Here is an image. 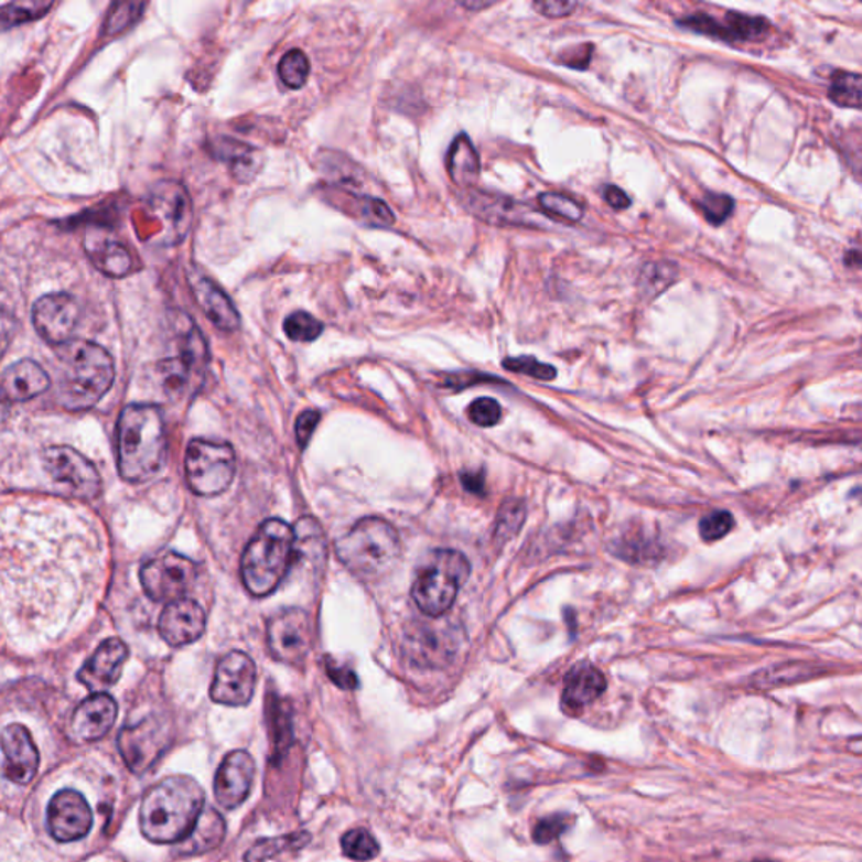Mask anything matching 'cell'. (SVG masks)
<instances>
[{
    "instance_id": "15",
    "label": "cell",
    "mask_w": 862,
    "mask_h": 862,
    "mask_svg": "<svg viewBox=\"0 0 862 862\" xmlns=\"http://www.w3.org/2000/svg\"><path fill=\"white\" fill-rule=\"evenodd\" d=\"M682 29H689L692 33L714 40L728 41H756L766 36L769 31V22L765 18L728 12L724 19H716L708 14H692L677 21Z\"/></svg>"
},
{
    "instance_id": "39",
    "label": "cell",
    "mask_w": 862,
    "mask_h": 862,
    "mask_svg": "<svg viewBox=\"0 0 862 862\" xmlns=\"http://www.w3.org/2000/svg\"><path fill=\"white\" fill-rule=\"evenodd\" d=\"M503 366L507 371L519 373V375L529 376V378L539 379V381H552L557 378V369L551 364L541 363L531 356L509 357L504 360Z\"/></svg>"
},
{
    "instance_id": "24",
    "label": "cell",
    "mask_w": 862,
    "mask_h": 862,
    "mask_svg": "<svg viewBox=\"0 0 862 862\" xmlns=\"http://www.w3.org/2000/svg\"><path fill=\"white\" fill-rule=\"evenodd\" d=\"M51 378L40 364L31 359L11 364L2 375V396L11 403H22L50 389Z\"/></svg>"
},
{
    "instance_id": "3",
    "label": "cell",
    "mask_w": 862,
    "mask_h": 862,
    "mask_svg": "<svg viewBox=\"0 0 862 862\" xmlns=\"http://www.w3.org/2000/svg\"><path fill=\"white\" fill-rule=\"evenodd\" d=\"M57 401L69 411H85L110 391L115 364L105 347L73 338L57 351Z\"/></svg>"
},
{
    "instance_id": "40",
    "label": "cell",
    "mask_w": 862,
    "mask_h": 862,
    "mask_svg": "<svg viewBox=\"0 0 862 862\" xmlns=\"http://www.w3.org/2000/svg\"><path fill=\"white\" fill-rule=\"evenodd\" d=\"M676 277L677 270L669 263L647 265L644 268V277H642V289L647 292V295L656 297L657 293L666 290L676 280Z\"/></svg>"
},
{
    "instance_id": "7",
    "label": "cell",
    "mask_w": 862,
    "mask_h": 862,
    "mask_svg": "<svg viewBox=\"0 0 862 862\" xmlns=\"http://www.w3.org/2000/svg\"><path fill=\"white\" fill-rule=\"evenodd\" d=\"M235 474V450L228 443L196 439L187 446V485L196 496H219L228 491Z\"/></svg>"
},
{
    "instance_id": "20",
    "label": "cell",
    "mask_w": 862,
    "mask_h": 862,
    "mask_svg": "<svg viewBox=\"0 0 862 862\" xmlns=\"http://www.w3.org/2000/svg\"><path fill=\"white\" fill-rule=\"evenodd\" d=\"M129 657V649L120 638L101 642L94 656L86 660L78 672L79 682L94 694L105 692L120 679L121 669Z\"/></svg>"
},
{
    "instance_id": "1",
    "label": "cell",
    "mask_w": 862,
    "mask_h": 862,
    "mask_svg": "<svg viewBox=\"0 0 862 862\" xmlns=\"http://www.w3.org/2000/svg\"><path fill=\"white\" fill-rule=\"evenodd\" d=\"M204 810V791L194 778L174 775L152 785L140 806V830L155 844L182 842Z\"/></svg>"
},
{
    "instance_id": "26",
    "label": "cell",
    "mask_w": 862,
    "mask_h": 862,
    "mask_svg": "<svg viewBox=\"0 0 862 862\" xmlns=\"http://www.w3.org/2000/svg\"><path fill=\"white\" fill-rule=\"evenodd\" d=\"M194 295L206 317L222 331L231 332L239 327V314L229 297L216 283L200 279L193 283Z\"/></svg>"
},
{
    "instance_id": "17",
    "label": "cell",
    "mask_w": 862,
    "mask_h": 862,
    "mask_svg": "<svg viewBox=\"0 0 862 862\" xmlns=\"http://www.w3.org/2000/svg\"><path fill=\"white\" fill-rule=\"evenodd\" d=\"M464 206L491 225L541 226V214L532 207L500 194L464 191Z\"/></svg>"
},
{
    "instance_id": "55",
    "label": "cell",
    "mask_w": 862,
    "mask_h": 862,
    "mask_svg": "<svg viewBox=\"0 0 862 862\" xmlns=\"http://www.w3.org/2000/svg\"><path fill=\"white\" fill-rule=\"evenodd\" d=\"M848 748L851 750L852 753H855V755H862V737L861 740H854V742L849 743Z\"/></svg>"
},
{
    "instance_id": "28",
    "label": "cell",
    "mask_w": 862,
    "mask_h": 862,
    "mask_svg": "<svg viewBox=\"0 0 862 862\" xmlns=\"http://www.w3.org/2000/svg\"><path fill=\"white\" fill-rule=\"evenodd\" d=\"M225 832L226 823L222 813L206 807L197 819L196 826L191 830V834L184 841L179 842V852L196 855L216 849L225 839Z\"/></svg>"
},
{
    "instance_id": "23",
    "label": "cell",
    "mask_w": 862,
    "mask_h": 862,
    "mask_svg": "<svg viewBox=\"0 0 862 862\" xmlns=\"http://www.w3.org/2000/svg\"><path fill=\"white\" fill-rule=\"evenodd\" d=\"M606 679L596 667L581 664L573 667L564 679L561 705L570 716H578L586 705L595 702L605 692Z\"/></svg>"
},
{
    "instance_id": "35",
    "label": "cell",
    "mask_w": 862,
    "mask_h": 862,
    "mask_svg": "<svg viewBox=\"0 0 862 862\" xmlns=\"http://www.w3.org/2000/svg\"><path fill=\"white\" fill-rule=\"evenodd\" d=\"M539 206L549 218L564 223H577L583 218V207L564 194L545 193L539 196Z\"/></svg>"
},
{
    "instance_id": "41",
    "label": "cell",
    "mask_w": 862,
    "mask_h": 862,
    "mask_svg": "<svg viewBox=\"0 0 862 862\" xmlns=\"http://www.w3.org/2000/svg\"><path fill=\"white\" fill-rule=\"evenodd\" d=\"M733 526V516L728 510H716L710 516L702 517L699 522V535L708 542L720 541L724 536L730 535Z\"/></svg>"
},
{
    "instance_id": "33",
    "label": "cell",
    "mask_w": 862,
    "mask_h": 862,
    "mask_svg": "<svg viewBox=\"0 0 862 862\" xmlns=\"http://www.w3.org/2000/svg\"><path fill=\"white\" fill-rule=\"evenodd\" d=\"M309 75H311V63L303 51L290 50L289 53L283 54L279 63V76L287 88H302Z\"/></svg>"
},
{
    "instance_id": "53",
    "label": "cell",
    "mask_w": 862,
    "mask_h": 862,
    "mask_svg": "<svg viewBox=\"0 0 862 862\" xmlns=\"http://www.w3.org/2000/svg\"><path fill=\"white\" fill-rule=\"evenodd\" d=\"M845 265H849V267L862 268V251H849V254L845 255Z\"/></svg>"
},
{
    "instance_id": "30",
    "label": "cell",
    "mask_w": 862,
    "mask_h": 862,
    "mask_svg": "<svg viewBox=\"0 0 862 862\" xmlns=\"http://www.w3.org/2000/svg\"><path fill=\"white\" fill-rule=\"evenodd\" d=\"M822 672L819 666L809 662H785L778 666L766 667L752 677V685L759 689L780 688V686L795 685L807 681Z\"/></svg>"
},
{
    "instance_id": "9",
    "label": "cell",
    "mask_w": 862,
    "mask_h": 862,
    "mask_svg": "<svg viewBox=\"0 0 862 862\" xmlns=\"http://www.w3.org/2000/svg\"><path fill=\"white\" fill-rule=\"evenodd\" d=\"M196 564L177 552H164L147 561L140 570L143 592L153 602H177L184 599L196 581Z\"/></svg>"
},
{
    "instance_id": "27",
    "label": "cell",
    "mask_w": 862,
    "mask_h": 862,
    "mask_svg": "<svg viewBox=\"0 0 862 862\" xmlns=\"http://www.w3.org/2000/svg\"><path fill=\"white\" fill-rule=\"evenodd\" d=\"M446 171L453 184L462 191L474 190L481 174V161L474 143L467 136H459L446 153Z\"/></svg>"
},
{
    "instance_id": "52",
    "label": "cell",
    "mask_w": 862,
    "mask_h": 862,
    "mask_svg": "<svg viewBox=\"0 0 862 862\" xmlns=\"http://www.w3.org/2000/svg\"><path fill=\"white\" fill-rule=\"evenodd\" d=\"M462 484L472 494H484L485 478L484 475L474 472V474H462Z\"/></svg>"
},
{
    "instance_id": "42",
    "label": "cell",
    "mask_w": 862,
    "mask_h": 862,
    "mask_svg": "<svg viewBox=\"0 0 862 862\" xmlns=\"http://www.w3.org/2000/svg\"><path fill=\"white\" fill-rule=\"evenodd\" d=\"M702 214L704 218L711 223V225L720 226L730 218V214L734 209V201L726 194L708 193L702 197L701 203Z\"/></svg>"
},
{
    "instance_id": "54",
    "label": "cell",
    "mask_w": 862,
    "mask_h": 862,
    "mask_svg": "<svg viewBox=\"0 0 862 862\" xmlns=\"http://www.w3.org/2000/svg\"><path fill=\"white\" fill-rule=\"evenodd\" d=\"M462 8L468 9V11H482V9L491 8L492 2H459Z\"/></svg>"
},
{
    "instance_id": "4",
    "label": "cell",
    "mask_w": 862,
    "mask_h": 862,
    "mask_svg": "<svg viewBox=\"0 0 862 862\" xmlns=\"http://www.w3.org/2000/svg\"><path fill=\"white\" fill-rule=\"evenodd\" d=\"M295 560L297 532L283 520H265L243 552L245 589L258 599L271 595Z\"/></svg>"
},
{
    "instance_id": "13",
    "label": "cell",
    "mask_w": 862,
    "mask_h": 862,
    "mask_svg": "<svg viewBox=\"0 0 862 862\" xmlns=\"http://www.w3.org/2000/svg\"><path fill=\"white\" fill-rule=\"evenodd\" d=\"M78 322L79 305L69 293H47L34 303V328L51 346L72 343Z\"/></svg>"
},
{
    "instance_id": "56",
    "label": "cell",
    "mask_w": 862,
    "mask_h": 862,
    "mask_svg": "<svg viewBox=\"0 0 862 862\" xmlns=\"http://www.w3.org/2000/svg\"><path fill=\"white\" fill-rule=\"evenodd\" d=\"M753 862H775V861H766V859H758V861H753Z\"/></svg>"
},
{
    "instance_id": "32",
    "label": "cell",
    "mask_w": 862,
    "mask_h": 862,
    "mask_svg": "<svg viewBox=\"0 0 862 862\" xmlns=\"http://www.w3.org/2000/svg\"><path fill=\"white\" fill-rule=\"evenodd\" d=\"M341 845H343L344 854L357 862L373 861L379 854V844L375 836L360 827L346 832Z\"/></svg>"
},
{
    "instance_id": "12",
    "label": "cell",
    "mask_w": 862,
    "mask_h": 862,
    "mask_svg": "<svg viewBox=\"0 0 862 862\" xmlns=\"http://www.w3.org/2000/svg\"><path fill=\"white\" fill-rule=\"evenodd\" d=\"M149 207L162 223V243L179 245L193 223V206L187 191L179 182L162 181L150 191Z\"/></svg>"
},
{
    "instance_id": "6",
    "label": "cell",
    "mask_w": 862,
    "mask_h": 862,
    "mask_svg": "<svg viewBox=\"0 0 862 862\" xmlns=\"http://www.w3.org/2000/svg\"><path fill=\"white\" fill-rule=\"evenodd\" d=\"M468 574L471 564L462 552L453 549L433 552L411 586L414 605L428 617H440L452 608Z\"/></svg>"
},
{
    "instance_id": "43",
    "label": "cell",
    "mask_w": 862,
    "mask_h": 862,
    "mask_svg": "<svg viewBox=\"0 0 862 862\" xmlns=\"http://www.w3.org/2000/svg\"><path fill=\"white\" fill-rule=\"evenodd\" d=\"M467 414L468 420L477 427H494L503 418V408L496 399L478 398L468 407Z\"/></svg>"
},
{
    "instance_id": "34",
    "label": "cell",
    "mask_w": 862,
    "mask_h": 862,
    "mask_svg": "<svg viewBox=\"0 0 862 862\" xmlns=\"http://www.w3.org/2000/svg\"><path fill=\"white\" fill-rule=\"evenodd\" d=\"M283 331L287 337L295 343H312L321 337L324 324L309 312L297 311L290 314L283 322Z\"/></svg>"
},
{
    "instance_id": "44",
    "label": "cell",
    "mask_w": 862,
    "mask_h": 862,
    "mask_svg": "<svg viewBox=\"0 0 862 862\" xmlns=\"http://www.w3.org/2000/svg\"><path fill=\"white\" fill-rule=\"evenodd\" d=\"M300 839L309 838H306V834H292L285 836V838L267 839V841L258 842V844H255L254 848H251V851L246 854V861H265V859L271 858V855L277 854V852L285 851L287 845H289V848H295V845H299Z\"/></svg>"
},
{
    "instance_id": "18",
    "label": "cell",
    "mask_w": 862,
    "mask_h": 862,
    "mask_svg": "<svg viewBox=\"0 0 862 862\" xmlns=\"http://www.w3.org/2000/svg\"><path fill=\"white\" fill-rule=\"evenodd\" d=\"M168 736L159 724L152 721L127 726L118 737V748L133 774L140 775L162 755Z\"/></svg>"
},
{
    "instance_id": "46",
    "label": "cell",
    "mask_w": 862,
    "mask_h": 862,
    "mask_svg": "<svg viewBox=\"0 0 862 862\" xmlns=\"http://www.w3.org/2000/svg\"><path fill=\"white\" fill-rule=\"evenodd\" d=\"M571 826V817L568 816H552L548 819H542L541 822L536 826L535 839L539 844H546V842L554 841L560 838L564 830Z\"/></svg>"
},
{
    "instance_id": "14",
    "label": "cell",
    "mask_w": 862,
    "mask_h": 862,
    "mask_svg": "<svg viewBox=\"0 0 862 862\" xmlns=\"http://www.w3.org/2000/svg\"><path fill=\"white\" fill-rule=\"evenodd\" d=\"M46 820L47 830L57 842H73L91 830L94 813L79 791L66 788L51 798Z\"/></svg>"
},
{
    "instance_id": "37",
    "label": "cell",
    "mask_w": 862,
    "mask_h": 862,
    "mask_svg": "<svg viewBox=\"0 0 862 862\" xmlns=\"http://www.w3.org/2000/svg\"><path fill=\"white\" fill-rule=\"evenodd\" d=\"M143 9H146V4H137V2H121V4L111 6L104 25V33L107 36L123 33L142 15Z\"/></svg>"
},
{
    "instance_id": "11",
    "label": "cell",
    "mask_w": 862,
    "mask_h": 862,
    "mask_svg": "<svg viewBox=\"0 0 862 862\" xmlns=\"http://www.w3.org/2000/svg\"><path fill=\"white\" fill-rule=\"evenodd\" d=\"M257 688V666L248 654L233 650L222 657L213 685H211V699L218 704L246 705L251 701Z\"/></svg>"
},
{
    "instance_id": "38",
    "label": "cell",
    "mask_w": 862,
    "mask_h": 862,
    "mask_svg": "<svg viewBox=\"0 0 862 862\" xmlns=\"http://www.w3.org/2000/svg\"><path fill=\"white\" fill-rule=\"evenodd\" d=\"M357 216L366 225L376 226V228H388L395 223V214L389 209L388 204L381 200H375L369 196H357Z\"/></svg>"
},
{
    "instance_id": "50",
    "label": "cell",
    "mask_w": 862,
    "mask_h": 862,
    "mask_svg": "<svg viewBox=\"0 0 862 862\" xmlns=\"http://www.w3.org/2000/svg\"><path fill=\"white\" fill-rule=\"evenodd\" d=\"M327 672L328 676H331L332 681H334L335 685L338 686V688H343V689L357 688L356 674H354L353 670L347 669V667L334 666V664L328 662Z\"/></svg>"
},
{
    "instance_id": "36",
    "label": "cell",
    "mask_w": 862,
    "mask_h": 862,
    "mask_svg": "<svg viewBox=\"0 0 862 862\" xmlns=\"http://www.w3.org/2000/svg\"><path fill=\"white\" fill-rule=\"evenodd\" d=\"M53 8V2H12L2 8V28L11 29L14 25L40 19Z\"/></svg>"
},
{
    "instance_id": "51",
    "label": "cell",
    "mask_w": 862,
    "mask_h": 862,
    "mask_svg": "<svg viewBox=\"0 0 862 862\" xmlns=\"http://www.w3.org/2000/svg\"><path fill=\"white\" fill-rule=\"evenodd\" d=\"M603 197H605L606 203H608L613 209H627V207L631 206V197L617 186H606L605 191H603Z\"/></svg>"
},
{
    "instance_id": "5",
    "label": "cell",
    "mask_w": 862,
    "mask_h": 862,
    "mask_svg": "<svg viewBox=\"0 0 862 862\" xmlns=\"http://www.w3.org/2000/svg\"><path fill=\"white\" fill-rule=\"evenodd\" d=\"M341 563L363 580L386 577L401 557L398 532L386 520L366 517L335 542Z\"/></svg>"
},
{
    "instance_id": "2",
    "label": "cell",
    "mask_w": 862,
    "mask_h": 862,
    "mask_svg": "<svg viewBox=\"0 0 862 862\" xmlns=\"http://www.w3.org/2000/svg\"><path fill=\"white\" fill-rule=\"evenodd\" d=\"M118 472L132 484L150 481L162 471L168 456L164 417L153 405H129L117 428Z\"/></svg>"
},
{
    "instance_id": "48",
    "label": "cell",
    "mask_w": 862,
    "mask_h": 862,
    "mask_svg": "<svg viewBox=\"0 0 862 862\" xmlns=\"http://www.w3.org/2000/svg\"><path fill=\"white\" fill-rule=\"evenodd\" d=\"M592 44H581V46L564 51L560 56V61L568 68L586 69L589 68L590 60H592Z\"/></svg>"
},
{
    "instance_id": "29",
    "label": "cell",
    "mask_w": 862,
    "mask_h": 862,
    "mask_svg": "<svg viewBox=\"0 0 862 862\" xmlns=\"http://www.w3.org/2000/svg\"><path fill=\"white\" fill-rule=\"evenodd\" d=\"M216 153L226 162L233 177L239 182H250L260 171L261 153L255 147L246 146L235 139L216 140Z\"/></svg>"
},
{
    "instance_id": "16",
    "label": "cell",
    "mask_w": 862,
    "mask_h": 862,
    "mask_svg": "<svg viewBox=\"0 0 862 862\" xmlns=\"http://www.w3.org/2000/svg\"><path fill=\"white\" fill-rule=\"evenodd\" d=\"M257 766L254 756L243 750L226 755L214 777V797L223 809L233 810L245 802L254 785Z\"/></svg>"
},
{
    "instance_id": "45",
    "label": "cell",
    "mask_w": 862,
    "mask_h": 862,
    "mask_svg": "<svg viewBox=\"0 0 862 862\" xmlns=\"http://www.w3.org/2000/svg\"><path fill=\"white\" fill-rule=\"evenodd\" d=\"M522 520H525V506H522V504H504L499 516H497V536H503L507 541L510 536H514L519 531L520 526H522Z\"/></svg>"
},
{
    "instance_id": "25",
    "label": "cell",
    "mask_w": 862,
    "mask_h": 862,
    "mask_svg": "<svg viewBox=\"0 0 862 862\" xmlns=\"http://www.w3.org/2000/svg\"><path fill=\"white\" fill-rule=\"evenodd\" d=\"M86 251L101 273L111 279H121L132 270L133 260L126 246L98 233H88L85 239Z\"/></svg>"
},
{
    "instance_id": "49",
    "label": "cell",
    "mask_w": 862,
    "mask_h": 862,
    "mask_svg": "<svg viewBox=\"0 0 862 862\" xmlns=\"http://www.w3.org/2000/svg\"><path fill=\"white\" fill-rule=\"evenodd\" d=\"M532 8L546 18L558 19L570 15L578 8V4L577 2H567V0H545V2H535Z\"/></svg>"
},
{
    "instance_id": "10",
    "label": "cell",
    "mask_w": 862,
    "mask_h": 862,
    "mask_svg": "<svg viewBox=\"0 0 862 862\" xmlns=\"http://www.w3.org/2000/svg\"><path fill=\"white\" fill-rule=\"evenodd\" d=\"M268 647L280 662L300 664L311 653L314 640L309 613L302 608H285L268 622Z\"/></svg>"
},
{
    "instance_id": "22",
    "label": "cell",
    "mask_w": 862,
    "mask_h": 862,
    "mask_svg": "<svg viewBox=\"0 0 862 862\" xmlns=\"http://www.w3.org/2000/svg\"><path fill=\"white\" fill-rule=\"evenodd\" d=\"M117 713V702L107 692L91 694L76 708L69 734L78 743L97 742L111 730Z\"/></svg>"
},
{
    "instance_id": "31",
    "label": "cell",
    "mask_w": 862,
    "mask_h": 862,
    "mask_svg": "<svg viewBox=\"0 0 862 862\" xmlns=\"http://www.w3.org/2000/svg\"><path fill=\"white\" fill-rule=\"evenodd\" d=\"M829 98L839 107L862 108V76L838 72L829 86Z\"/></svg>"
},
{
    "instance_id": "8",
    "label": "cell",
    "mask_w": 862,
    "mask_h": 862,
    "mask_svg": "<svg viewBox=\"0 0 862 862\" xmlns=\"http://www.w3.org/2000/svg\"><path fill=\"white\" fill-rule=\"evenodd\" d=\"M44 471L63 496L91 500L100 494L101 478L95 465L69 446H51L43 455Z\"/></svg>"
},
{
    "instance_id": "19",
    "label": "cell",
    "mask_w": 862,
    "mask_h": 862,
    "mask_svg": "<svg viewBox=\"0 0 862 862\" xmlns=\"http://www.w3.org/2000/svg\"><path fill=\"white\" fill-rule=\"evenodd\" d=\"M2 772L15 785H28L36 775L40 753L31 733L22 724H9L2 733Z\"/></svg>"
},
{
    "instance_id": "21",
    "label": "cell",
    "mask_w": 862,
    "mask_h": 862,
    "mask_svg": "<svg viewBox=\"0 0 862 862\" xmlns=\"http://www.w3.org/2000/svg\"><path fill=\"white\" fill-rule=\"evenodd\" d=\"M206 628V613L194 600L182 599L168 603L159 621L162 638L172 647L193 644Z\"/></svg>"
},
{
    "instance_id": "47",
    "label": "cell",
    "mask_w": 862,
    "mask_h": 862,
    "mask_svg": "<svg viewBox=\"0 0 862 862\" xmlns=\"http://www.w3.org/2000/svg\"><path fill=\"white\" fill-rule=\"evenodd\" d=\"M319 420H321V413L315 410H306L300 414L295 427L297 442H299L300 449H305L306 443L311 442L312 433L317 428Z\"/></svg>"
}]
</instances>
